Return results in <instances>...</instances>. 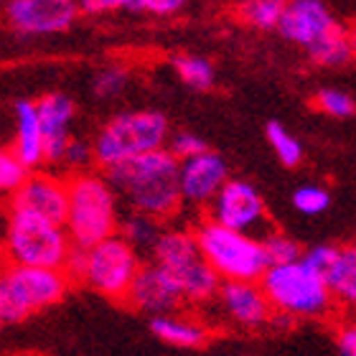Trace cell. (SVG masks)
I'll list each match as a JSON object with an SVG mask.
<instances>
[{
    "instance_id": "obj_1",
    "label": "cell",
    "mask_w": 356,
    "mask_h": 356,
    "mask_svg": "<svg viewBox=\"0 0 356 356\" xmlns=\"http://www.w3.org/2000/svg\"><path fill=\"white\" fill-rule=\"evenodd\" d=\"M102 173L118 193L120 204H127L135 214L168 222L184 207L178 191V161L165 148L130 158Z\"/></svg>"
},
{
    "instance_id": "obj_2",
    "label": "cell",
    "mask_w": 356,
    "mask_h": 356,
    "mask_svg": "<svg viewBox=\"0 0 356 356\" xmlns=\"http://www.w3.org/2000/svg\"><path fill=\"white\" fill-rule=\"evenodd\" d=\"M120 199L102 171H79L67 176V216L64 232L74 250H89L115 237L120 229Z\"/></svg>"
},
{
    "instance_id": "obj_3",
    "label": "cell",
    "mask_w": 356,
    "mask_h": 356,
    "mask_svg": "<svg viewBox=\"0 0 356 356\" xmlns=\"http://www.w3.org/2000/svg\"><path fill=\"white\" fill-rule=\"evenodd\" d=\"M171 135L168 118L158 110H125L112 115L107 122L99 125L92 138V153L95 165L99 171H107L112 165H120L130 158L145 156L153 150L165 148Z\"/></svg>"
},
{
    "instance_id": "obj_4",
    "label": "cell",
    "mask_w": 356,
    "mask_h": 356,
    "mask_svg": "<svg viewBox=\"0 0 356 356\" xmlns=\"http://www.w3.org/2000/svg\"><path fill=\"white\" fill-rule=\"evenodd\" d=\"M260 288L273 305V313H280L288 321L326 318L336 305L326 277L303 257L285 265H270L260 277Z\"/></svg>"
},
{
    "instance_id": "obj_5",
    "label": "cell",
    "mask_w": 356,
    "mask_h": 356,
    "mask_svg": "<svg viewBox=\"0 0 356 356\" xmlns=\"http://www.w3.org/2000/svg\"><path fill=\"white\" fill-rule=\"evenodd\" d=\"M140 267L143 254L115 234L89 250H74L64 267V275L69 282H82L110 300H125Z\"/></svg>"
},
{
    "instance_id": "obj_6",
    "label": "cell",
    "mask_w": 356,
    "mask_h": 356,
    "mask_svg": "<svg viewBox=\"0 0 356 356\" xmlns=\"http://www.w3.org/2000/svg\"><path fill=\"white\" fill-rule=\"evenodd\" d=\"M193 237L201 257L222 282H260L270 267L260 237L227 229L211 219H201L193 227Z\"/></svg>"
},
{
    "instance_id": "obj_7",
    "label": "cell",
    "mask_w": 356,
    "mask_h": 356,
    "mask_svg": "<svg viewBox=\"0 0 356 356\" xmlns=\"http://www.w3.org/2000/svg\"><path fill=\"white\" fill-rule=\"evenodd\" d=\"M74 252L64 224L49 222L26 211H6L3 257L13 265L64 270Z\"/></svg>"
},
{
    "instance_id": "obj_8",
    "label": "cell",
    "mask_w": 356,
    "mask_h": 356,
    "mask_svg": "<svg viewBox=\"0 0 356 356\" xmlns=\"http://www.w3.org/2000/svg\"><path fill=\"white\" fill-rule=\"evenodd\" d=\"M69 277L64 270L26 267L3 262L0 265V321L21 323L38 311H46L67 296Z\"/></svg>"
},
{
    "instance_id": "obj_9",
    "label": "cell",
    "mask_w": 356,
    "mask_h": 356,
    "mask_svg": "<svg viewBox=\"0 0 356 356\" xmlns=\"http://www.w3.org/2000/svg\"><path fill=\"white\" fill-rule=\"evenodd\" d=\"M207 219L222 224L227 229L252 234V237H262L270 229L262 193L242 178H229L219 188V193L207 207Z\"/></svg>"
},
{
    "instance_id": "obj_10",
    "label": "cell",
    "mask_w": 356,
    "mask_h": 356,
    "mask_svg": "<svg viewBox=\"0 0 356 356\" xmlns=\"http://www.w3.org/2000/svg\"><path fill=\"white\" fill-rule=\"evenodd\" d=\"M76 6L59 0H8L3 6V18L8 29L23 38L56 36L74 26Z\"/></svg>"
},
{
    "instance_id": "obj_11",
    "label": "cell",
    "mask_w": 356,
    "mask_h": 356,
    "mask_svg": "<svg viewBox=\"0 0 356 356\" xmlns=\"http://www.w3.org/2000/svg\"><path fill=\"white\" fill-rule=\"evenodd\" d=\"M8 209L64 224V216H67V176H61L59 171H51V168L31 171L26 181L18 186V191L10 196Z\"/></svg>"
},
{
    "instance_id": "obj_12",
    "label": "cell",
    "mask_w": 356,
    "mask_h": 356,
    "mask_svg": "<svg viewBox=\"0 0 356 356\" xmlns=\"http://www.w3.org/2000/svg\"><path fill=\"white\" fill-rule=\"evenodd\" d=\"M227 181H229V165L214 150H204L199 156L178 163V191L184 207L207 209Z\"/></svg>"
},
{
    "instance_id": "obj_13",
    "label": "cell",
    "mask_w": 356,
    "mask_h": 356,
    "mask_svg": "<svg viewBox=\"0 0 356 356\" xmlns=\"http://www.w3.org/2000/svg\"><path fill=\"white\" fill-rule=\"evenodd\" d=\"M36 112L44 133V165L51 171H61L64 150L74 138V99L64 92H49L36 99Z\"/></svg>"
},
{
    "instance_id": "obj_14",
    "label": "cell",
    "mask_w": 356,
    "mask_h": 356,
    "mask_svg": "<svg viewBox=\"0 0 356 356\" xmlns=\"http://www.w3.org/2000/svg\"><path fill=\"white\" fill-rule=\"evenodd\" d=\"M339 26L326 0H288L277 23V33L293 46H313Z\"/></svg>"
},
{
    "instance_id": "obj_15",
    "label": "cell",
    "mask_w": 356,
    "mask_h": 356,
    "mask_svg": "<svg viewBox=\"0 0 356 356\" xmlns=\"http://www.w3.org/2000/svg\"><path fill=\"white\" fill-rule=\"evenodd\" d=\"M125 303L135 311L150 313L156 318V316H165V313H176V308L184 300H181L178 285L168 270H163L156 262H148V265L143 262L133 285L127 290Z\"/></svg>"
},
{
    "instance_id": "obj_16",
    "label": "cell",
    "mask_w": 356,
    "mask_h": 356,
    "mask_svg": "<svg viewBox=\"0 0 356 356\" xmlns=\"http://www.w3.org/2000/svg\"><path fill=\"white\" fill-rule=\"evenodd\" d=\"M216 300L222 305L224 316L242 328H260L275 316L260 282H222Z\"/></svg>"
},
{
    "instance_id": "obj_17",
    "label": "cell",
    "mask_w": 356,
    "mask_h": 356,
    "mask_svg": "<svg viewBox=\"0 0 356 356\" xmlns=\"http://www.w3.org/2000/svg\"><path fill=\"white\" fill-rule=\"evenodd\" d=\"M10 150L29 171H36L44 165V133H41V122H38L33 99H18L15 102V138Z\"/></svg>"
},
{
    "instance_id": "obj_18",
    "label": "cell",
    "mask_w": 356,
    "mask_h": 356,
    "mask_svg": "<svg viewBox=\"0 0 356 356\" xmlns=\"http://www.w3.org/2000/svg\"><path fill=\"white\" fill-rule=\"evenodd\" d=\"M171 277L176 280L178 293H181V300L191 305H204L209 300H214L216 293H219V275L207 265L204 257H193L191 262L171 270Z\"/></svg>"
},
{
    "instance_id": "obj_19",
    "label": "cell",
    "mask_w": 356,
    "mask_h": 356,
    "mask_svg": "<svg viewBox=\"0 0 356 356\" xmlns=\"http://www.w3.org/2000/svg\"><path fill=\"white\" fill-rule=\"evenodd\" d=\"M150 331L161 341L178 346V349H199L209 341V328L201 321L188 318V316H176V313L150 318Z\"/></svg>"
},
{
    "instance_id": "obj_20",
    "label": "cell",
    "mask_w": 356,
    "mask_h": 356,
    "mask_svg": "<svg viewBox=\"0 0 356 356\" xmlns=\"http://www.w3.org/2000/svg\"><path fill=\"white\" fill-rule=\"evenodd\" d=\"M326 282L334 296V303L356 311V242L336 250L334 265L326 273Z\"/></svg>"
},
{
    "instance_id": "obj_21",
    "label": "cell",
    "mask_w": 356,
    "mask_h": 356,
    "mask_svg": "<svg viewBox=\"0 0 356 356\" xmlns=\"http://www.w3.org/2000/svg\"><path fill=\"white\" fill-rule=\"evenodd\" d=\"M305 51H308V56H311V61L316 67H323V69L346 67V64H351L356 59L349 41V31L341 29V26H336L331 33H326L321 41L308 46Z\"/></svg>"
},
{
    "instance_id": "obj_22",
    "label": "cell",
    "mask_w": 356,
    "mask_h": 356,
    "mask_svg": "<svg viewBox=\"0 0 356 356\" xmlns=\"http://www.w3.org/2000/svg\"><path fill=\"white\" fill-rule=\"evenodd\" d=\"M161 232H163V222H158V219H150L145 214H135L130 211L127 216L120 219V229L118 234L125 239L127 245L133 247L135 252H150L153 245L158 242L161 237Z\"/></svg>"
},
{
    "instance_id": "obj_23",
    "label": "cell",
    "mask_w": 356,
    "mask_h": 356,
    "mask_svg": "<svg viewBox=\"0 0 356 356\" xmlns=\"http://www.w3.org/2000/svg\"><path fill=\"white\" fill-rule=\"evenodd\" d=\"M173 72L186 87L196 89V92H207L216 84V69L207 56L199 54H176L173 56Z\"/></svg>"
},
{
    "instance_id": "obj_24",
    "label": "cell",
    "mask_w": 356,
    "mask_h": 356,
    "mask_svg": "<svg viewBox=\"0 0 356 356\" xmlns=\"http://www.w3.org/2000/svg\"><path fill=\"white\" fill-rule=\"evenodd\" d=\"M285 3L288 0H242L237 6V15L250 29L275 31L280 23L282 10H285Z\"/></svg>"
},
{
    "instance_id": "obj_25",
    "label": "cell",
    "mask_w": 356,
    "mask_h": 356,
    "mask_svg": "<svg viewBox=\"0 0 356 356\" xmlns=\"http://www.w3.org/2000/svg\"><path fill=\"white\" fill-rule=\"evenodd\" d=\"M265 135H267V143H270L273 153L277 156V161H280L285 168H296V165L303 163V156H305L303 143L298 140L296 135L290 133L285 125H280V122H270Z\"/></svg>"
},
{
    "instance_id": "obj_26",
    "label": "cell",
    "mask_w": 356,
    "mask_h": 356,
    "mask_svg": "<svg viewBox=\"0 0 356 356\" xmlns=\"http://www.w3.org/2000/svg\"><path fill=\"white\" fill-rule=\"evenodd\" d=\"M260 242L262 250H265L267 265H285V262H296L303 257V250L296 239L277 229H267L260 237Z\"/></svg>"
},
{
    "instance_id": "obj_27",
    "label": "cell",
    "mask_w": 356,
    "mask_h": 356,
    "mask_svg": "<svg viewBox=\"0 0 356 356\" xmlns=\"http://www.w3.org/2000/svg\"><path fill=\"white\" fill-rule=\"evenodd\" d=\"M127 84H130V72L125 67H104L99 69L92 79V92L99 99H115V97L125 95Z\"/></svg>"
},
{
    "instance_id": "obj_28",
    "label": "cell",
    "mask_w": 356,
    "mask_h": 356,
    "mask_svg": "<svg viewBox=\"0 0 356 356\" xmlns=\"http://www.w3.org/2000/svg\"><path fill=\"white\" fill-rule=\"evenodd\" d=\"M293 207L305 216H318L331 207V193L318 184H305L293 191Z\"/></svg>"
},
{
    "instance_id": "obj_29",
    "label": "cell",
    "mask_w": 356,
    "mask_h": 356,
    "mask_svg": "<svg viewBox=\"0 0 356 356\" xmlns=\"http://www.w3.org/2000/svg\"><path fill=\"white\" fill-rule=\"evenodd\" d=\"M29 173L31 171L15 158L13 150L0 148V196H13Z\"/></svg>"
},
{
    "instance_id": "obj_30",
    "label": "cell",
    "mask_w": 356,
    "mask_h": 356,
    "mask_svg": "<svg viewBox=\"0 0 356 356\" xmlns=\"http://www.w3.org/2000/svg\"><path fill=\"white\" fill-rule=\"evenodd\" d=\"M316 104H318L321 112H326L328 118H336V120H346L356 112L354 97L349 92H343V89H334V87L321 89L318 95H316Z\"/></svg>"
},
{
    "instance_id": "obj_31",
    "label": "cell",
    "mask_w": 356,
    "mask_h": 356,
    "mask_svg": "<svg viewBox=\"0 0 356 356\" xmlns=\"http://www.w3.org/2000/svg\"><path fill=\"white\" fill-rule=\"evenodd\" d=\"M95 165V153H92V140L84 138H72L64 150V161H61V171H67V176L79 171H89Z\"/></svg>"
},
{
    "instance_id": "obj_32",
    "label": "cell",
    "mask_w": 356,
    "mask_h": 356,
    "mask_svg": "<svg viewBox=\"0 0 356 356\" xmlns=\"http://www.w3.org/2000/svg\"><path fill=\"white\" fill-rule=\"evenodd\" d=\"M165 150L176 158L178 163L181 161H188V158L199 156L204 150H209L207 140L201 138V135L191 133V130H178V133L168 135V143H165Z\"/></svg>"
},
{
    "instance_id": "obj_33",
    "label": "cell",
    "mask_w": 356,
    "mask_h": 356,
    "mask_svg": "<svg viewBox=\"0 0 356 356\" xmlns=\"http://www.w3.org/2000/svg\"><path fill=\"white\" fill-rule=\"evenodd\" d=\"M186 6H188V0H133L130 10L156 15V18H171V15L181 13Z\"/></svg>"
},
{
    "instance_id": "obj_34",
    "label": "cell",
    "mask_w": 356,
    "mask_h": 356,
    "mask_svg": "<svg viewBox=\"0 0 356 356\" xmlns=\"http://www.w3.org/2000/svg\"><path fill=\"white\" fill-rule=\"evenodd\" d=\"M336 250H339V245H316V247H311L308 252H303V260L308 262L316 273H321L326 277L328 267L334 265Z\"/></svg>"
},
{
    "instance_id": "obj_35",
    "label": "cell",
    "mask_w": 356,
    "mask_h": 356,
    "mask_svg": "<svg viewBox=\"0 0 356 356\" xmlns=\"http://www.w3.org/2000/svg\"><path fill=\"white\" fill-rule=\"evenodd\" d=\"M130 3L133 0H79L76 10L99 15V13H112V10H130Z\"/></svg>"
},
{
    "instance_id": "obj_36",
    "label": "cell",
    "mask_w": 356,
    "mask_h": 356,
    "mask_svg": "<svg viewBox=\"0 0 356 356\" xmlns=\"http://www.w3.org/2000/svg\"><path fill=\"white\" fill-rule=\"evenodd\" d=\"M336 346L341 356H356V318L346 321L336 331Z\"/></svg>"
},
{
    "instance_id": "obj_37",
    "label": "cell",
    "mask_w": 356,
    "mask_h": 356,
    "mask_svg": "<svg viewBox=\"0 0 356 356\" xmlns=\"http://www.w3.org/2000/svg\"><path fill=\"white\" fill-rule=\"evenodd\" d=\"M3 242H6V211L0 209V257H3Z\"/></svg>"
},
{
    "instance_id": "obj_38",
    "label": "cell",
    "mask_w": 356,
    "mask_h": 356,
    "mask_svg": "<svg viewBox=\"0 0 356 356\" xmlns=\"http://www.w3.org/2000/svg\"><path fill=\"white\" fill-rule=\"evenodd\" d=\"M349 41H351V49H354V56H356V31H349Z\"/></svg>"
},
{
    "instance_id": "obj_39",
    "label": "cell",
    "mask_w": 356,
    "mask_h": 356,
    "mask_svg": "<svg viewBox=\"0 0 356 356\" xmlns=\"http://www.w3.org/2000/svg\"><path fill=\"white\" fill-rule=\"evenodd\" d=\"M59 3H69V6H76L79 0H59Z\"/></svg>"
},
{
    "instance_id": "obj_40",
    "label": "cell",
    "mask_w": 356,
    "mask_h": 356,
    "mask_svg": "<svg viewBox=\"0 0 356 356\" xmlns=\"http://www.w3.org/2000/svg\"><path fill=\"white\" fill-rule=\"evenodd\" d=\"M6 3H8V0H0V8H3V6H6Z\"/></svg>"
},
{
    "instance_id": "obj_41",
    "label": "cell",
    "mask_w": 356,
    "mask_h": 356,
    "mask_svg": "<svg viewBox=\"0 0 356 356\" xmlns=\"http://www.w3.org/2000/svg\"><path fill=\"white\" fill-rule=\"evenodd\" d=\"M0 326H3V321H0Z\"/></svg>"
}]
</instances>
